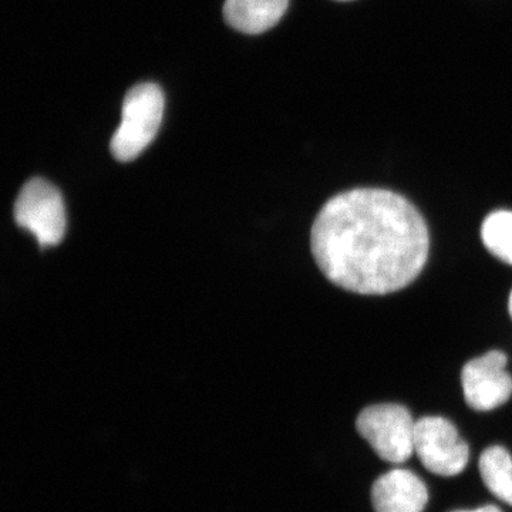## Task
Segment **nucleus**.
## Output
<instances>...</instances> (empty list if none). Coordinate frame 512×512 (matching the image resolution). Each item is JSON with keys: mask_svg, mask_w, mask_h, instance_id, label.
<instances>
[{"mask_svg": "<svg viewBox=\"0 0 512 512\" xmlns=\"http://www.w3.org/2000/svg\"><path fill=\"white\" fill-rule=\"evenodd\" d=\"M13 214L16 224L32 232L42 248L59 244L66 232L62 194L43 178H32L23 185Z\"/></svg>", "mask_w": 512, "mask_h": 512, "instance_id": "20e7f679", "label": "nucleus"}, {"mask_svg": "<svg viewBox=\"0 0 512 512\" xmlns=\"http://www.w3.org/2000/svg\"><path fill=\"white\" fill-rule=\"evenodd\" d=\"M481 238L495 258L512 265V211L488 215L481 228Z\"/></svg>", "mask_w": 512, "mask_h": 512, "instance_id": "9d476101", "label": "nucleus"}, {"mask_svg": "<svg viewBox=\"0 0 512 512\" xmlns=\"http://www.w3.org/2000/svg\"><path fill=\"white\" fill-rule=\"evenodd\" d=\"M414 453L430 473L440 477H454L467 467L468 444L444 417L427 416L416 421Z\"/></svg>", "mask_w": 512, "mask_h": 512, "instance_id": "39448f33", "label": "nucleus"}, {"mask_svg": "<svg viewBox=\"0 0 512 512\" xmlns=\"http://www.w3.org/2000/svg\"><path fill=\"white\" fill-rule=\"evenodd\" d=\"M164 93L154 83L134 86L127 93L121 123L111 138V153L127 163L143 153L160 130L164 114Z\"/></svg>", "mask_w": 512, "mask_h": 512, "instance_id": "f03ea898", "label": "nucleus"}, {"mask_svg": "<svg viewBox=\"0 0 512 512\" xmlns=\"http://www.w3.org/2000/svg\"><path fill=\"white\" fill-rule=\"evenodd\" d=\"M345 2H346V0H345Z\"/></svg>", "mask_w": 512, "mask_h": 512, "instance_id": "ddd939ff", "label": "nucleus"}, {"mask_svg": "<svg viewBox=\"0 0 512 512\" xmlns=\"http://www.w3.org/2000/svg\"><path fill=\"white\" fill-rule=\"evenodd\" d=\"M356 429L387 463H406L413 456L416 421L402 404L366 407L357 416Z\"/></svg>", "mask_w": 512, "mask_h": 512, "instance_id": "7ed1b4c3", "label": "nucleus"}, {"mask_svg": "<svg viewBox=\"0 0 512 512\" xmlns=\"http://www.w3.org/2000/svg\"><path fill=\"white\" fill-rule=\"evenodd\" d=\"M507 356L493 350L470 360L461 372L464 399L476 412H490L503 406L512 394V377L507 372Z\"/></svg>", "mask_w": 512, "mask_h": 512, "instance_id": "423d86ee", "label": "nucleus"}, {"mask_svg": "<svg viewBox=\"0 0 512 512\" xmlns=\"http://www.w3.org/2000/svg\"><path fill=\"white\" fill-rule=\"evenodd\" d=\"M453 512H501L500 508L495 505H485V507L477 508L473 511H453Z\"/></svg>", "mask_w": 512, "mask_h": 512, "instance_id": "9b49d317", "label": "nucleus"}, {"mask_svg": "<svg viewBox=\"0 0 512 512\" xmlns=\"http://www.w3.org/2000/svg\"><path fill=\"white\" fill-rule=\"evenodd\" d=\"M508 309H510V315H511V319H512V292L510 295V301H508Z\"/></svg>", "mask_w": 512, "mask_h": 512, "instance_id": "f8f14e48", "label": "nucleus"}, {"mask_svg": "<svg viewBox=\"0 0 512 512\" xmlns=\"http://www.w3.org/2000/svg\"><path fill=\"white\" fill-rule=\"evenodd\" d=\"M312 254L333 284L386 295L416 281L429 258L426 221L396 192L357 188L335 195L313 222Z\"/></svg>", "mask_w": 512, "mask_h": 512, "instance_id": "f257e3e1", "label": "nucleus"}, {"mask_svg": "<svg viewBox=\"0 0 512 512\" xmlns=\"http://www.w3.org/2000/svg\"><path fill=\"white\" fill-rule=\"evenodd\" d=\"M429 503L426 484L416 474L403 468L377 478L372 487L376 512H423Z\"/></svg>", "mask_w": 512, "mask_h": 512, "instance_id": "0eeeda50", "label": "nucleus"}, {"mask_svg": "<svg viewBox=\"0 0 512 512\" xmlns=\"http://www.w3.org/2000/svg\"><path fill=\"white\" fill-rule=\"evenodd\" d=\"M289 0H225L224 19L232 29L259 35L278 25Z\"/></svg>", "mask_w": 512, "mask_h": 512, "instance_id": "6e6552de", "label": "nucleus"}, {"mask_svg": "<svg viewBox=\"0 0 512 512\" xmlns=\"http://www.w3.org/2000/svg\"><path fill=\"white\" fill-rule=\"evenodd\" d=\"M480 474L485 487L498 500L512 505V457L507 448H487L480 457Z\"/></svg>", "mask_w": 512, "mask_h": 512, "instance_id": "1a4fd4ad", "label": "nucleus"}]
</instances>
